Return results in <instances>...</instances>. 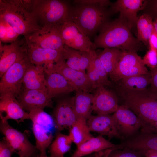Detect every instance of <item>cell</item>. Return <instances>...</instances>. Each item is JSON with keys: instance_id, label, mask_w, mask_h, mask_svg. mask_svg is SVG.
<instances>
[{"instance_id": "f1b7e54d", "label": "cell", "mask_w": 157, "mask_h": 157, "mask_svg": "<svg viewBox=\"0 0 157 157\" xmlns=\"http://www.w3.org/2000/svg\"><path fill=\"white\" fill-rule=\"evenodd\" d=\"M72 142L68 135L57 132L49 147V157H64L70 149Z\"/></svg>"}, {"instance_id": "ac0fdd59", "label": "cell", "mask_w": 157, "mask_h": 157, "mask_svg": "<svg viewBox=\"0 0 157 157\" xmlns=\"http://www.w3.org/2000/svg\"><path fill=\"white\" fill-rule=\"evenodd\" d=\"M94 90L93 111L98 115H108L114 113L119 106L116 94L103 86L99 87Z\"/></svg>"}, {"instance_id": "4fadbf2b", "label": "cell", "mask_w": 157, "mask_h": 157, "mask_svg": "<svg viewBox=\"0 0 157 157\" xmlns=\"http://www.w3.org/2000/svg\"><path fill=\"white\" fill-rule=\"evenodd\" d=\"M45 72H56L62 75L74 88L75 91L90 92L94 90L93 84L85 72L72 69L66 64L63 59L54 64Z\"/></svg>"}, {"instance_id": "7c38bea8", "label": "cell", "mask_w": 157, "mask_h": 157, "mask_svg": "<svg viewBox=\"0 0 157 157\" xmlns=\"http://www.w3.org/2000/svg\"><path fill=\"white\" fill-rule=\"evenodd\" d=\"M113 115L122 140L133 136L144 126L137 115L124 105H119Z\"/></svg>"}, {"instance_id": "f6af8a7d", "label": "cell", "mask_w": 157, "mask_h": 157, "mask_svg": "<svg viewBox=\"0 0 157 157\" xmlns=\"http://www.w3.org/2000/svg\"><path fill=\"white\" fill-rule=\"evenodd\" d=\"M142 155L146 157H157V150H149L144 152Z\"/></svg>"}, {"instance_id": "9a60e30c", "label": "cell", "mask_w": 157, "mask_h": 157, "mask_svg": "<svg viewBox=\"0 0 157 157\" xmlns=\"http://www.w3.org/2000/svg\"><path fill=\"white\" fill-rule=\"evenodd\" d=\"M0 117L3 122L11 119L19 123L30 119L29 113L24 110L16 97L9 93L0 95Z\"/></svg>"}, {"instance_id": "e0dca14e", "label": "cell", "mask_w": 157, "mask_h": 157, "mask_svg": "<svg viewBox=\"0 0 157 157\" xmlns=\"http://www.w3.org/2000/svg\"><path fill=\"white\" fill-rule=\"evenodd\" d=\"M17 99L24 110L28 113L33 110L44 109L53 106L52 99L45 90L23 89Z\"/></svg>"}, {"instance_id": "277c9868", "label": "cell", "mask_w": 157, "mask_h": 157, "mask_svg": "<svg viewBox=\"0 0 157 157\" xmlns=\"http://www.w3.org/2000/svg\"><path fill=\"white\" fill-rule=\"evenodd\" d=\"M110 9L100 6L74 4L70 6L67 20L74 23L84 34L90 37L99 31L110 21Z\"/></svg>"}, {"instance_id": "9c48e42d", "label": "cell", "mask_w": 157, "mask_h": 157, "mask_svg": "<svg viewBox=\"0 0 157 157\" xmlns=\"http://www.w3.org/2000/svg\"><path fill=\"white\" fill-rule=\"evenodd\" d=\"M149 74L137 52L122 51L114 70L109 76L117 82L124 78Z\"/></svg>"}, {"instance_id": "f546056e", "label": "cell", "mask_w": 157, "mask_h": 157, "mask_svg": "<svg viewBox=\"0 0 157 157\" xmlns=\"http://www.w3.org/2000/svg\"><path fill=\"white\" fill-rule=\"evenodd\" d=\"M137 39L148 49L149 40L154 29L153 18L144 14L139 18L136 24Z\"/></svg>"}, {"instance_id": "d6a6232c", "label": "cell", "mask_w": 157, "mask_h": 157, "mask_svg": "<svg viewBox=\"0 0 157 157\" xmlns=\"http://www.w3.org/2000/svg\"><path fill=\"white\" fill-rule=\"evenodd\" d=\"M93 58L86 70V73L93 84L94 90H95L99 87L104 86V85L95 67Z\"/></svg>"}, {"instance_id": "bcb514c9", "label": "cell", "mask_w": 157, "mask_h": 157, "mask_svg": "<svg viewBox=\"0 0 157 157\" xmlns=\"http://www.w3.org/2000/svg\"><path fill=\"white\" fill-rule=\"evenodd\" d=\"M109 151H105L104 154V152L96 153L94 154L88 155L85 157H108L107 154Z\"/></svg>"}, {"instance_id": "2e32d148", "label": "cell", "mask_w": 157, "mask_h": 157, "mask_svg": "<svg viewBox=\"0 0 157 157\" xmlns=\"http://www.w3.org/2000/svg\"><path fill=\"white\" fill-rule=\"evenodd\" d=\"M147 3L144 0H117L110 4L109 9L112 14L119 12V17L126 21L132 29L136 26L138 13L144 8Z\"/></svg>"}, {"instance_id": "8992f818", "label": "cell", "mask_w": 157, "mask_h": 157, "mask_svg": "<svg viewBox=\"0 0 157 157\" xmlns=\"http://www.w3.org/2000/svg\"><path fill=\"white\" fill-rule=\"evenodd\" d=\"M29 113L32 122V129L36 140L35 146L40 154L47 155L46 150L54 138L52 129H56L53 118L42 109L33 110Z\"/></svg>"}, {"instance_id": "74e56055", "label": "cell", "mask_w": 157, "mask_h": 157, "mask_svg": "<svg viewBox=\"0 0 157 157\" xmlns=\"http://www.w3.org/2000/svg\"><path fill=\"white\" fill-rule=\"evenodd\" d=\"M14 151L4 137L0 142V157H11Z\"/></svg>"}, {"instance_id": "4dcf8cb0", "label": "cell", "mask_w": 157, "mask_h": 157, "mask_svg": "<svg viewBox=\"0 0 157 157\" xmlns=\"http://www.w3.org/2000/svg\"><path fill=\"white\" fill-rule=\"evenodd\" d=\"M122 51L113 48H105L97 56L108 76L114 70L117 64Z\"/></svg>"}, {"instance_id": "44dd1931", "label": "cell", "mask_w": 157, "mask_h": 157, "mask_svg": "<svg viewBox=\"0 0 157 157\" xmlns=\"http://www.w3.org/2000/svg\"><path fill=\"white\" fill-rule=\"evenodd\" d=\"M87 123L90 131L106 136L110 138H115L122 140L113 115H91L87 120Z\"/></svg>"}, {"instance_id": "8fae6325", "label": "cell", "mask_w": 157, "mask_h": 157, "mask_svg": "<svg viewBox=\"0 0 157 157\" xmlns=\"http://www.w3.org/2000/svg\"><path fill=\"white\" fill-rule=\"evenodd\" d=\"M60 29L65 45L82 52H90L97 48L94 42L72 22L67 20L60 25Z\"/></svg>"}, {"instance_id": "f907efd6", "label": "cell", "mask_w": 157, "mask_h": 157, "mask_svg": "<svg viewBox=\"0 0 157 157\" xmlns=\"http://www.w3.org/2000/svg\"></svg>"}, {"instance_id": "603a6c76", "label": "cell", "mask_w": 157, "mask_h": 157, "mask_svg": "<svg viewBox=\"0 0 157 157\" xmlns=\"http://www.w3.org/2000/svg\"><path fill=\"white\" fill-rule=\"evenodd\" d=\"M26 49V46L24 39L23 42L20 41L17 39L8 45H3L0 44V78Z\"/></svg>"}, {"instance_id": "ffe728a7", "label": "cell", "mask_w": 157, "mask_h": 157, "mask_svg": "<svg viewBox=\"0 0 157 157\" xmlns=\"http://www.w3.org/2000/svg\"><path fill=\"white\" fill-rule=\"evenodd\" d=\"M26 48L27 56L29 62L35 65L42 66L44 69L50 67L64 59L63 51L26 46Z\"/></svg>"}, {"instance_id": "83f0119b", "label": "cell", "mask_w": 157, "mask_h": 157, "mask_svg": "<svg viewBox=\"0 0 157 157\" xmlns=\"http://www.w3.org/2000/svg\"><path fill=\"white\" fill-rule=\"evenodd\" d=\"M90 132L87 120L79 118L69 129L68 135L77 147L93 137Z\"/></svg>"}, {"instance_id": "60d3db41", "label": "cell", "mask_w": 157, "mask_h": 157, "mask_svg": "<svg viewBox=\"0 0 157 157\" xmlns=\"http://www.w3.org/2000/svg\"><path fill=\"white\" fill-rule=\"evenodd\" d=\"M149 69L151 81L148 89L151 92L157 94V67Z\"/></svg>"}, {"instance_id": "1f68e13d", "label": "cell", "mask_w": 157, "mask_h": 157, "mask_svg": "<svg viewBox=\"0 0 157 157\" xmlns=\"http://www.w3.org/2000/svg\"><path fill=\"white\" fill-rule=\"evenodd\" d=\"M63 55L65 63L68 67L75 70H80L79 61L81 51L65 45L63 51Z\"/></svg>"}, {"instance_id": "8d00e7d4", "label": "cell", "mask_w": 157, "mask_h": 157, "mask_svg": "<svg viewBox=\"0 0 157 157\" xmlns=\"http://www.w3.org/2000/svg\"><path fill=\"white\" fill-rule=\"evenodd\" d=\"M95 50L90 52L81 51L79 61V67L81 71L85 72L88 68L93 57L96 53Z\"/></svg>"}, {"instance_id": "836d02e7", "label": "cell", "mask_w": 157, "mask_h": 157, "mask_svg": "<svg viewBox=\"0 0 157 157\" xmlns=\"http://www.w3.org/2000/svg\"><path fill=\"white\" fill-rule=\"evenodd\" d=\"M93 61L95 67L104 86L111 85V83L108 79V74L98 58L97 53L93 58Z\"/></svg>"}, {"instance_id": "cb8c5ba5", "label": "cell", "mask_w": 157, "mask_h": 157, "mask_svg": "<svg viewBox=\"0 0 157 157\" xmlns=\"http://www.w3.org/2000/svg\"><path fill=\"white\" fill-rule=\"evenodd\" d=\"M45 73V90L49 98L52 99L75 91L71 85L62 75L56 72Z\"/></svg>"}, {"instance_id": "7a4b0ae2", "label": "cell", "mask_w": 157, "mask_h": 157, "mask_svg": "<svg viewBox=\"0 0 157 157\" xmlns=\"http://www.w3.org/2000/svg\"><path fill=\"white\" fill-rule=\"evenodd\" d=\"M31 2V0H0V19L24 37L42 27L32 12Z\"/></svg>"}, {"instance_id": "b9f144b4", "label": "cell", "mask_w": 157, "mask_h": 157, "mask_svg": "<svg viewBox=\"0 0 157 157\" xmlns=\"http://www.w3.org/2000/svg\"><path fill=\"white\" fill-rule=\"evenodd\" d=\"M19 35L13 28L8 24L6 36L3 42L11 43L17 39Z\"/></svg>"}, {"instance_id": "d4e9b609", "label": "cell", "mask_w": 157, "mask_h": 157, "mask_svg": "<svg viewBox=\"0 0 157 157\" xmlns=\"http://www.w3.org/2000/svg\"><path fill=\"white\" fill-rule=\"evenodd\" d=\"M46 82L44 67L30 63L23 78V89L45 90Z\"/></svg>"}, {"instance_id": "7bdbcfd3", "label": "cell", "mask_w": 157, "mask_h": 157, "mask_svg": "<svg viewBox=\"0 0 157 157\" xmlns=\"http://www.w3.org/2000/svg\"><path fill=\"white\" fill-rule=\"evenodd\" d=\"M149 48L157 50V33L154 28L149 38Z\"/></svg>"}, {"instance_id": "e575fe53", "label": "cell", "mask_w": 157, "mask_h": 157, "mask_svg": "<svg viewBox=\"0 0 157 157\" xmlns=\"http://www.w3.org/2000/svg\"><path fill=\"white\" fill-rule=\"evenodd\" d=\"M142 155L140 152L127 148L111 150L107 154L108 157H142Z\"/></svg>"}, {"instance_id": "484cf974", "label": "cell", "mask_w": 157, "mask_h": 157, "mask_svg": "<svg viewBox=\"0 0 157 157\" xmlns=\"http://www.w3.org/2000/svg\"><path fill=\"white\" fill-rule=\"evenodd\" d=\"M72 98L74 110L78 118L87 120L92 115L93 111V94L76 91Z\"/></svg>"}, {"instance_id": "ab89813d", "label": "cell", "mask_w": 157, "mask_h": 157, "mask_svg": "<svg viewBox=\"0 0 157 157\" xmlns=\"http://www.w3.org/2000/svg\"><path fill=\"white\" fill-rule=\"evenodd\" d=\"M144 10L145 13L152 18L157 17V0H147L146 5Z\"/></svg>"}, {"instance_id": "7402d4cb", "label": "cell", "mask_w": 157, "mask_h": 157, "mask_svg": "<svg viewBox=\"0 0 157 157\" xmlns=\"http://www.w3.org/2000/svg\"><path fill=\"white\" fill-rule=\"evenodd\" d=\"M123 149L121 144H114L100 135L96 137H93L77 147L76 149L70 157H83L94 152Z\"/></svg>"}, {"instance_id": "7dc6e473", "label": "cell", "mask_w": 157, "mask_h": 157, "mask_svg": "<svg viewBox=\"0 0 157 157\" xmlns=\"http://www.w3.org/2000/svg\"><path fill=\"white\" fill-rule=\"evenodd\" d=\"M153 24L154 28L157 33V17L154 19L153 20Z\"/></svg>"}, {"instance_id": "52a82bcc", "label": "cell", "mask_w": 157, "mask_h": 157, "mask_svg": "<svg viewBox=\"0 0 157 157\" xmlns=\"http://www.w3.org/2000/svg\"><path fill=\"white\" fill-rule=\"evenodd\" d=\"M30 64L25 51L1 78L0 94L9 93L16 97L21 92L23 78Z\"/></svg>"}, {"instance_id": "d590c367", "label": "cell", "mask_w": 157, "mask_h": 157, "mask_svg": "<svg viewBox=\"0 0 157 157\" xmlns=\"http://www.w3.org/2000/svg\"><path fill=\"white\" fill-rule=\"evenodd\" d=\"M142 59L144 65L149 69L157 67V50L149 49Z\"/></svg>"}, {"instance_id": "ee69618b", "label": "cell", "mask_w": 157, "mask_h": 157, "mask_svg": "<svg viewBox=\"0 0 157 157\" xmlns=\"http://www.w3.org/2000/svg\"><path fill=\"white\" fill-rule=\"evenodd\" d=\"M8 24L3 20L0 19V41L3 42L6 35Z\"/></svg>"}, {"instance_id": "6da1fadb", "label": "cell", "mask_w": 157, "mask_h": 157, "mask_svg": "<svg viewBox=\"0 0 157 157\" xmlns=\"http://www.w3.org/2000/svg\"><path fill=\"white\" fill-rule=\"evenodd\" d=\"M131 30L126 21L119 17L104 25L95 36L93 42L97 48L136 52L143 50L144 45L134 36Z\"/></svg>"}, {"instance_id": "30bf717a", "label": "cell", "mask_w": 157, "mask_h": 157, "mask_svg": "<svg viewBox=\"0 0 157 157\" xmlns=\"http://www.w3.org/2000/svg\"><path fill=\"white\" fill-rule=\"evenodd\" d=\"M0 129L14 152L19 157H38V150L35 145L30 142L24 133L12 127L8 121H1Z\"/></svg>"}, {"instance_id": "c3c4849f", "label": "cell", "mask_w": 157, "mask_h": 157, "mask_svg": "<svg viewBox=\"0 0 157 157\" xmlns=\"http://www.w3.org/2000/svg\"><path fill=\"white\" fill-rule=\"evenodd\" d=\"M153 131L157 133V122L155 123L154 126Z\"/></svg>"}, {"instance_id": "d6986e66", "label": "cell", "mask_w": 157, "mask_h": 157, "mask_svg": "<svg viewBox=\"0 0 157 157\" xmlns=\"http://www.w3.org/2000/svg\"><path fill=\"white\" fill-rule=\"evenodd\" d=\"M123 148H127L140 152L150 149L157 150V133L144 128H142L135 135L122 140Z\"/></svg>"}, {"instance_id": "3957f363", "label": "cell", "mask_w": 157, "mask_h": 157, "mask_svg": "<svg viewBox=\"0 0 157 157\" xmlns=\"http://www.w3.org/2000/svg\"><path fill=\"white\" fill-rule=\"evenodd\" d=\"M117 89L123 101V104L141 120L144 125L143 127L153 130L157 122V94L151 92L148 88L141 90Z\"/></svg>"}, {"instance_id": "4316f807", "label": "cell", "mask_w": 157, "mask_h": 157, "mask_svg": "<svg viewBox=\"0 0 157 157\" xmlns=\"http://www.w3.org/2000/svg\"><path fill=\"white\" fill-rule=\"evenodd\" d=\"M150 73L122 78L117 82V88L125 90H141L146 89L151 83Z\"/></svg>"}, {"instance_id": "f35d334b", "label": "cell", "mask_w": 157, "mask_h": 157, "mask_svg": "<svg viewBox=\"0 0 157 157\" xmlns=\"http://www.w3.org/2000/svg\"><path fill=\"white\" fill-rule=\"evenodd\" d=\"M73 2L74 4L100 6L105 7L111 4L108 0H74Z\"/></svg>"}, {"instance_id": "681fc988", "label": "cell", "mask_w": 157, "mask_h": 157, "mask_svg": "<svg viewBox=\"0 0 157 157\" xmlns=\"http://www.w3.org/2000/svg\"><path fill=\"white\" fill-rule=\"evenodd\" d=\"M38 157H48L47 155H41L40 154L38 155Z\"/></svg>"}, {"instance_id": "5b68a950", "label": "cell", "mask_w": 157, "mask_h": 157, "mask_svg": "<svg viewBox=\"0 0 157 157\" xmlns=\"http://www.w3.org/2000/svg\"><path fill=\"white\" fill-rule=\"evenodd\" d=\"M70 6L59 0H31V8L41 26H57L67 20Z\"/></svg>"}, {"instance_id": "5bb4252c", "label": "cell", "mask_w": 157, "mask_h": 157, "mask_svg": "<svg viewBox=\"0 0 157 157\" xmlns=\"http://www.w3.org/2000/svg\"><path fill=\"white\" fill-rule=\"evenodd\" d=\"M57 132L70 129L78 119L72 97H63L57 101L52 115Z\"/></svg>"}, {"instance_id": "ba28073f", "label": "cell", "mask_w": 157, "mask_h": 157, "mask_svg": "<svg viewBox=\"0 0 157 157\" xmlns=\"http://www.w3.org/2000/svg\"><path fill=\"white\" fill-rule=\"evenodd\" d=\"M60 25L42 26L24 37L26 46L63 51L65 44L60 31Z\"/></svg>"}]
</instances>
